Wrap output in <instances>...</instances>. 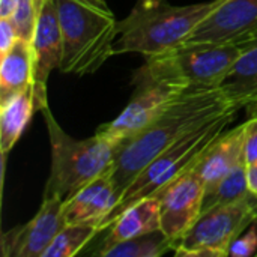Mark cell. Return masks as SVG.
Returning <instances> with one entry per match:
<instances>
[{
  "label": "cell",
  "instance_id": "6da1fadb",
  "mask_svg": "<svg viewBox=\"0 0 257 257\" xmlns=\"http://www.w3.org/2000/svg\"><path fill=\"white\" fill-rule=\"evenodd\" d=\"M230 110L238 108L230 105L220 87L188 89L176 96L146 128L117 145L111 176L119 194L157 155L187 133Z\"/></svg>",
  "mask_w": 257,
  "mask_h": 257
},
{
  "label": "cell",
  "instance_id": "7a4b0ae2",
  "mask_svg": "<svg viewBox=\"0 0 257 257\" xmlns=\"http://www.w3.org/2000/svg\"><path fill=\"white\" fill-rule=\"evenodd\" d=\"M223 0L194 5H172L169 0H137L131 12L119 21L114 51L139 53L146 57L182 44L188 35Z\"/></svg>",
  "mask_w": 257,
  "mask_h": 257
},
{
  "label": "cell",
  "instance_id": "3957f363",
  "mask_svg": "<svg viewBox=\"0 0 257 257\" xmlns=\"http://www.w3.org/2000/svg\"><path fill=\"white\" fill-rule=\"evenodd\" d=\"M41 113L51 146V169L44 196L66 202L93 179L113 169L117 143L99 133L77 140L59 125L48 105Z\"/></svg>",
  "mask_w": 257,
  "mask_h": 257
},
{
  "label": "cell",
  "instance_id": "277c9868",
  "mask_svg": "<svg viewBox=\"0 0 257 257\" xmlns=\"http://www.w3.org/2000/svg\"><path fill=\"white\" fill-rule=\"evenodd\" d=\"M62 29L63 74L86 75L96 72L113 54L119 36V21L110 9L84 0H56Z\"/></svg>",
  "mask_w": 257,
  "mask_h": 257
},
{
  "label": "cell",
  "instance_id": "5b68a950",
  "mask_svg": "<svg viewBox=\"0 0 257 257\" xmlns=\"http://www.w3.org/2000/svg\"><path fill=\"white\" fill-rule=\"evenodd\" d=\"M236 113L238 110H230L202 123L157 155L122 193L116 208L101 224L99 232H104L123 211L140 200L157 196L164 187L193 169L205 149L226 130V126L235 119Z\"/></svg>",
  "mask_w": 257,
  "mask_h": 257
},
{
  "label": "cell",
  "instance_id": "8992f818",
  "mask_svg": "<svg viewBox=\"0 0 257 257\" xmlns=\"http://www.w3.org/2000/svg\"><path fill=\"white\" fill-rule=\"evenodd\" d=\"M241 53L232 44H179L146 57V63L136 71L133 84L163 81L185 89H214Z\"/></svg>",
  "mask_w": 257,
  "mask_h": 257
},
{
  "label": "cell",
  "instance_id": "52a82bcc",
  "mask_svg": "<svg viewBox=\"0 0 257 257\" xmlns=\"http://www.w3.org/2000/svg\"><path fill=\"white\" fill-rule=\"evenodd\" d=\"M257 221V197L212 208L197 218L176 242L173 251L181 257H226L232 242Z\"/></svg>",
  "mask_w": 257,
  "mask_h": 257
},
{
  "label": "cell",
  "instance_id": "ba28073f",
  "mask_svg": "<svg viewBox=\"0 0 257 257\" xmlns=\"http://www.w3.org/2000/svg\"><path fill=\"white\" fill-rule=\"evenodd\" d=\"M232 44L242 51L257 45V0H223L182 44Z\"/></svg>",
  "mask_w": 257,
  "mask_h": 257
},
{
  "label": "cell",
  "instance_id": "9c48e42d",
  "mask_svg": "<svg viewBox=\"0 0 257 257\" xmlns=\"http://www.w3.org/2000/svg\"><path fill=\"white\" fill-rule=\"evenodd\" d=\"M185 90L188 89L163 81L134 84V95L128 105L116 119L101 125L96 133L119 145L146 128Z\"/></svg>",
  "mask_w": 257,
  "mask_h": 257
},
{
  "label": "cell",
  "instance_id": "30bf717a",
  "mask_svg": "<svg viewBox=\"0 0 257 257\" xmlns=\"http://www.w3.org/2000/svg\"><path fill=\"white\" fill-rule=\"evenodd\" d=\"M33 63V96L35 107L42 111L48 105L47 83L54 69H59L62 60V29L56 0H42L35 33L30 42Z\"/></svg>",
  "mask_w": 257,
  "mask_h": 257
},
{
  "label": "cell",
  "instance_id": "8fae6325",
  "mask_svg": "<svg viewBox=\"0 0 257 257\" xmlns=\"http://www.w3.org/2000/svg\"><path fill=\"white\" fill-rule=\"evenodd\" d=\"M205 188L193 167L155 196L160 200L161 230L175 245L200 217Z\"/></svg>",
  "mask_w": 257,
  "mask_h": 257
},
{
  "label": "cell",
  "instance_id": "7c38bea8",
  "mask_svg": "<svg viewBox=\"0 0 257 257\" xmlns=\"http://www.w3.org/2000/svg\"><path fill=\"white\" fill-rule=\"evenodd\" d=\"M65 202L44 196L36 215L26 224L17 226L2 236L3 257H44L56 235L65 226Z\"/></svg>",
  "mask_w": 257,
  "mask_h": 257
},
{
  "label": "cell",
  "instance_id": "4fadbf2b",
  "mask_svg": "<svg viewBox=\"0 0 257 257\" xmlns=\"http://www.w3.org/2000/svg\"><path fill=\"white\" fill-rule=\"evenodd\" d=\"M119 199L120 194L110 170L93 179L65 202V224H89L96 226L99 230L104 220L116 208Z\"/></svg>",
  "mask_w": 257,
  "mask_h": 257
},
{
  "label": "cell",
  "instance_id": "5bb4252c",
  "mask_svg": "<svg viewBox=\"0 0 257 257\" xmlns=\"http://www.w3.org/2000/svg\"><path fill=\"white\" fill-rule=\"evenodd\" d=\"M244 123L229 131H223L202 154L194 166L205 187H214L235 169L245 164L244 160ZM205 188V190H206Z\"/></svg>",
  "mask_w": 257,
  "mask_h": 257
},
{
  "label": "cell",
  "instance_id": "9a60e30c",
  "mask_svg": "<svg viewBox=\"0 0 257 257\" xmlns=\"http://www.w3.org/2000/svg\"><path fill=\"white\" fill-rule=\"evenodd\" d=\"M161 229V211L158 197H148L145 200L137 202L126 211H123L105 230V236L102 238L99 248L95 254L123 242L126 239L154 232Z\"/></svg>",
  "mask_w": 257,
  "mask_h": 257
},
{
  "label": "cell",
  "instance_id": "2e32d148",
  "mask_svg": "<svg viewBox=\"0 0 257 257\" xmlns=\"http://www.w3.org/2000/svg\"><path fill=\"white\" fill-rule=\"evenodd\" d=\"M32 84V47L30 42L18 38L6 53L0 54V105L6 104Z\"/></svg>",
  "mask_w": 257,
  "mask_h": 257
},
{
  "label": "cell",
  "instance_id": "e0dca14e",
  "mask_svg": "<svg viewBox=\"0 0 257 257\" xmlns=\"http://www.w3.org/2000/svg\"><path fill=\"white\" fill-rule=\"evenodd\" d=\"M218 87L238 110L257 104V45L239 54Z\"/></svg>",
  "mask_w": 257,
  "mask_h": 257
},
{
  "label": "cell",
  "instance_id": "ac0fdd59",
  "mask_svg": "<svg viewBox=\"0 0 257 257\" xmlns=\"http://www.w3.org/2000/svg\"><path fill=\"white\" fill-rule=\"evenodd\" d=\"M35 110L32 86L0 105V149L3 155L9 154L20 140Z\"/></svg>",
  "mask_w": 257,
  "mask_h": 257
},
{
  "label": "cell",
  "instance_id": "d6986e66",
  "mask_svg": "<svg viewBox=\"0 0 257 257\" xmlns=\"http://www.w3.org/2000/svg\"><path fill=\"white\" fill-rule=\"evenodd\" d=\"M175 242L161 230H154L119 242L98 256L102 257H160L173 251Z\"/></svg>",
  "mask_w": 257,
  "mask_h": 257
},
{
  "label": "cell",
  "instance_id": "ffe728a7",
  "mask_svg": "<svg viewBox=\"0 0 257 257\" xmlns=\"http://www.w3.org/2000/svg\"><path fill=\"white\" fill-rule=\"evenodd\" d=\"M250 194L251 193L247 184V169L245 164H242L238 169H235L230 175H227L224 179H221L218 184L205 190V196L202 202V214L217 206H224L239 202Z\"/></svg>",
  "mask_w": 257,
  "mask_h": 257
},
{
  "label": "cell",
  "instance_id": "44dd1931",
  "mask_svg": "<svg viewBox=\"0 0 257 257\" xmlns=\"http://www.w3.org/2000/svg\"><path fill=\"white\" fill-rule=\"evenodd\" d=\"M101 232L96 226L65 224L53 239L44 257H72L80 254Z\"/></svg>",
  "mask_w": 257,
  "mask_h": 257
},
{
  "label": "cell",
  "instance_id": "7402d4cb",
  "mask_svg": "<svg viewBox=\"0 0 257 257\" xmlns=\"http://www.w3.org/2000/svg\"><path fill=\"white\" fill-rule=\"evenodd\" d=\"M42 0H20L14 14L9 17L20 39L32 42Z\"/></svg>",
  "mask_w": 257,
  "mask_h": 257
},
{
  "label": "cell",
  "instance_id": "603a6c76",
  "mask_svg": "<svg viewBox=\"0 0 257 257\" xmlns=\"http://www.w3.org/2000/svg\"><path fill=\"white\" fill-rule=\"evenodd\" d=\"M256 248H257V227H256V223H253V224H251V229H250L245 235H242V236L236 238V239L232 242V245L229 247L227 256L250 257V256H253V254H256L257 253Z\"/></svg>",
  "mask_w": 257,
  "mask_h": 257
},
{
  "label": "cell",
  "instance_id": "cb8c5ba5",
  "mask_svg": "<svg viewBox=\"0 0 257 257\" xmlns=\"http://www.w3.org/2000/svg\"><path fill=\"white\" fill-rule=\"evenodd\" d=\"M244 160L245 166L257 163V116H248L244 122Z\"/></svg>",
  "mask_w": 257,
  "mask_h": 257
},
{
  "label": "cell",
  "instance_id": "d4e9b609",
  "mask_svg": "<svg viewBox=\"0 0 257 257\" xmlns=\"http://www.w3.org/2000/svg\"><path fill=\"white\" fill-rule=\"evenodd\" d=\"M18 39L14 23L8 17H0V54L6 53Z\"/></svg>",
  "mask_w": 257,
  "mask_h": 257
},
{
  "label": "cell",
  "instance_id": "484cf974",
  "mask_svg": "<svg viewBox=\"0 0 257 257\" xmlns=\"http://www.w3.org/2000/svg\"><path fill=\"white\" fill-rule=\"evenodd\" d=\"M247 184H248V190L253 196L257 197V163L253 164H247Z\"/></svg>",
  "mask_w": 257,
  "mask_h": 257
},
{
  "label": "cell",
  "instance_id": "4316f807",
  "mask_svg": "<svg viewBox=\"0 0 257 257\" xmlns=\"http://www.w3.org/2000/svg\"><path fill=\"white\" fill-rule=\"evenodd\" d=\"M20 0H0V17H11Z\"/></svg>",
  "mask_w": 257,
  "mask_h": 257
},
{
  "label": "cell",
  "instance_id": "83f0119b",
  "mask_svg": "<svg viewBox=\"0 0 257 257\" xmlns=\"http://www.w3.org/2000/svg\"><path fill=\"white\" fill-rule=\"evenodd\" d=\"M84 2L92 3V5H95V6H98V8H102V9H110L105 0H84Z\"/></svg>",
  "mask_w": 257,
  "mask_h": 257
},
{
  "label": "cell",
  "instance_id": "f1b7e54d",
  "mask_svg": "<svg viewBox=\"0 0 257 257\" xmlns=\"http://www.w3.org/2000/svg\"><path fill=\"white\" fill-rule=\"evenodd\" d=\"M247 111H248V116H257V104L247 107Z\"/></svg>",
  "mask_w": 257,
  "mask_h": 257
}]
</instances>
